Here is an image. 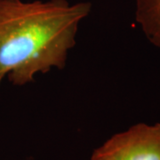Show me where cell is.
<instances>
[{
  "label": "cell",
  "mask_w": 160,
  "mask_h": 160,
  "mask_svg": "<svg viewBox=\"0 0 160 160\" xmlns=\"http://www.w3.org/2000/svg\"><path fill=\"white\" fill-rule=\"evenodd\" d=\"M91 3L0 0V76L12 85L65 68Z\"/></svg>",
  "instance_id": "obj_1"
},
{
  "label": "cell",
  "mask_w": 160,
  "mask_h": 160,
  "mask_svg": "<svg viewBox=\"0 0 160 160\" xmlns=\"http://www.w3.org/2000/svg\"><path fill=\"white\" fill-rule=\"evenodd\" d=\"M90 160H160V123H138L115 133L93 150Z\"/></svg>",
  "instance_id": "obj_2"
},
{
  "label": "cell",
  "mask_w": 160,
  "mask_h": 160,
  "mask_svg": "<svg viewBox=\"0 0 160 160\" xmlns=\"http://www.w3.org/2000/svg\"><path fill=\"white\" fill-rule=\"evenodd\" d=\"M135 20L147 39L160 49V0H136Z\"/></svg>",
  "instance_id": "obj_3"
},
{
  "label": "cell",
  "mask_w": 160,
  "mask_h": 160,
  "mask_svg": "<svg viewBox=\"0 0 160 160\" xmlns=\"http://www.w3.org/2000/svg\"><path fill=\"white\" fill-rule=\"evenodd\" d=\"M5 78L4 77H2V76H0V86H1V84H2V81Z\"/></svg>",
  "instance_id": "obj_4"
}]
</instances>
